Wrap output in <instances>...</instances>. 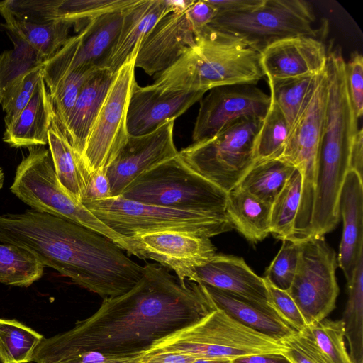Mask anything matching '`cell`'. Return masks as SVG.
Returning <instances> with one entry per match:
<instances>
[{"instance_id":"cell-1","label":"cell","mask_w":363,"mask_h":363,"mask_svg":"<svg viewBox=\"0 0 363 363\" xmlns=\"http://www.w3.org/2000/svg\"><path fill=\"white\" fill-rule=\"evenodd\" d=\"M216 308L202 284L183 283L165 267L150 263L128 292L104 298L93 315L48 339L101 353L140 352Z\"/></svg>"},{"instance_id":"cell-2","label":"cell","mask_w":363,"mask_h":363,"mask_svg":"<svg viewBox=\"0 0 363 363\" xmlns=\"http://www.w3.org/2000/svg\"><path fill=\"white\" fill-rule=\"evenodd\" d=\"M0 243L27 250L44 267L103 298L128 292L143 273V267L108 238L33 209L0 214Z\"/></svg>"},{"instance_id":"cell-3","label":"cell","mask_w":363,"mask_h":363,"mask_svg":"<svg viewBox=\"0 0 363 363\" xmlns=\"http://www.w3.org/2000/svg\"><path fill=\"white\" fill-rule=\"evenodd\" d=\"M264 77L259 52L207 30L152 85L164 91L206 93L226 85H255Z\"/></svg>"},{"instance_id":"cell-4","label":"cell","mask_w":363,"mask_h":363,"mask_svg":"<svg viewBox=\"0 0 363 363\" xmlns=\"http://www.w3.org/2000/svg\"><path fill=\"white\" fill-rule=\"evenodd\" d=\"M286 347L216 308L200 320L155 341L147 352L234 359L262 354H283Z\"/></svg>"},{"instance_id":"cell-5","label":"cell","mask_w":363,"mask_h":363,"mask_svg":"<svg viewBox=\"0 0 363 363\" xmlns=\"http://www.w3.org/2000/svg\"><path fill=\"white\" fill-rule=\"evenodd\" d=\"M82 203L123 238L163 231L210 238L233 228L228 217L150 205L120 196Z\"/></svg>"},{"instance_id":"cell-6","label":"cell","mask_w":363,"mask_h":363,"mask_svg":"<svg viewBox=\"0 0 363 363\" xmlns=\"http://www.w3.org/2000/svg\"><path fill=\"white\" fill-rule=\"evenodd\" d=\"M120 196L150 205L228 217L227 192L192 170L179 154L140 175Z\"/></svg>"},{"instance_id":"cell-7","label":"cell","mask_w":363,"mask_h":363,"mask_svg":"<svg viewBox=\"0 0 363 363\" xmlns=\"http://www.w3.org/2000/svg\"><path fill=\"white\" fill-rule=\"evenodd\" d=\"M315 16L303 0H264L257 7L238 13H216L207 30L239 41L261 52L269 45L296 37L318 38Z\"/></svg>"},{"instance_id":"cell-8","label":"cell","mask_w":363,"mask_h":363,"mask_svg":"<svg viewBox=\"0 0 363 363\" xmlns=\"http://www.w3.org/2000/svg\"><path fill=\"white\" fill-rule=\"evenodd\" d=\"M28 152L17 167L11 191L31 209L68 220L89 228L127 250L123 238L108 228L85 206L70 197L61 186L49 150L28 147Z\"/></svg>"},{"instance_id":"cell-9","label":"cell","mask_w":363,"mask_h":363,"mask_svg":"<svg viewBox=\"0 0 363 363\" xmlns=\"http://www.w3.org/2000/svg\"><path fill=\"white\" fill-rule=\"evenodd\" d=\"M262 120L242 118L179 155L197 174L225 192L234 189L255 163L254 141Z\"/></svg>"},{"instance_id":"cell-10","label":"cell","mask_w":363,"mask_h":363,"mask_svg":"<svg viewBox=\"0 0 363 363\" xmlns=\"http://www.w3.org/2000/svg\"><path fill=\"white\" fill-rule=\"evenodd\" d=\"M328 96L326 69L318 77L315 86L291 128L279 156L302 174V192L294 235L306 238L311 234L315 191V172L323 133Z\"/></svg>"},{"instance_id":"cell-11","label":"cell","mask_w":363,"mask_h":363,"mask_svg":"<svg viewBox=\"0 0 363 363\" xmlns=\"http://www.w3.org/2000/svg\"><path fill=\"white\" fill-rule=\"evenodd\" d=\"M337 257L324 236L300 242L296 274L287 290L306 323L326 318L335 308L339 294Z\"/></svg>"},{"instance_id":"cell-12","label":"cell","mask_w":363,"mask_h":363,"mask_svg":"<svg viewBox=\"0 0 363 363\" xmlns=\"http://www.w3.org/2000/svg\"><path fill=\"white\" fill-rule=\"evenodd\" d=\"M135 57V55L116 73L91 127L81 155L83 164L90 174L106 169L129 137L127 113L131 94L137 84Z\"/></svg>"},{"instance_id":"cell-13","label":"cell","mask_w":363,"mask_h":363,"mask_svg":"<svg viewBox=\"0 0 363 363\" xmlns=\"http://www.w3.org/2000/svg\"><path fill=\"white\" fill-rule=\"evenodd\" d=\"M122 11L84 22L78 33L70 36L54 55L43 62L42 74L49 94L58 82L74 69L79 67L104 69L120 30Z\"/></svg>"},{"instance_id":"cell-14","label":"cell","mask_w":363,"mask_h":363,"mask_svg":"<svg viewBox=\"0 0 363 363\" xmlns=\"http://www.w3.org/2000/svg\"><path fill=\"white\" fill-rule=\"evenodd\" d=\"M123 240L128 254L172 269L183 283L194 281L196 269L216 255L209 238L184 232H157Z\"/></svg>"},{"instance_id":"cell-15","label":"cell","mask_w":363,"mask_h":363,"mask_svg":"<svg viewBox=\"0 0 363 363\" xmlns=\"http://www.w3.org/2000/svg\"><path fill=\"white\" fill-rule=\"evenodd\" d=\"M270 103L269 95L254 84L226 85L209 90L200 100L193 143L210 138L242 118L262 120Z\"/></svg>"},{"instance_id":"cell-16","label":"cell","mask_w":363,"mask_h":363,"mask_svg":"<svg viewBox=\"0 0 363 363\" xmlns=\"http://www.w3.org/2000/svg\"><path fill=\"white\" fill-rule=\"evenodd\" d=\"M174 121H167L144 135H129L115 159L104 169L111 197L121 196L140 175L179 154L173 138Z\"/></svg>"},{"instance_id":"cell-17","label":"cell","mask_w":363,"mask_h":363,"mask_svg":"<svg viewBox=\"0 0 363 363\" xmlns=\"http://www.w3.org/2000/svg\"><path fill=\"white\" fill-rule=\"evenodd\" d=\"M0 14L7 31L26 42L45 61L64 45L75 25L69 20L51 18L40 0L0 1Z\"/></svg>"},{"instance_id":"cell-18","label":"cell","mask_w":363,"mask_h":363,"mask_svg":"<svg viewBox=\"0 0 363 363\" xmlns=\"http://www.w3.org/2000/svg\"><path fill=\"white\" fill-rule=\"evenodd\" d=\"M186 9L174 10L161 18L136 48L135 67L149 76L157 75L174 65L195 45Z\"/></svg>"},{"instance_id":"cell-19","label":"cell","mask_w":363,"mask_h":363,"mask_svg":"<svg viewBox=\"0 0 363 363\" xmlns=\"http://www.w3.org/2000/svg\"><path fill=\"white\" fill-rule=\"evenodd\" d=\"M204 94L202 91H164L152 84L139 86L136 84L127 113L129 135L150 133L165 122L175 120L200 101Z\"/></svg>"},{"instance_id":"cell-20","label":"cell","mask_w":363,"mask_h":363,"mask_svg":"<svg viewBox=\"0 0 363 363\" xmlns=\"http://www.w3.org/2000/svg\"><path fill=\"white\" fill-rule=\"evenodd\" d=\"M267 79H284L315 76L325 71L327 50L317 38L296 36L275 42L261 52Z\"/></svg>"},{"instance_id":"cell-21","label":"cell","mask_w":363,"mask_h":363,"mask_svg":"<svg viewBox=\"0 0 363 363\" xmlns=\"http://www.w3.org/2000/svg\"><path fill=\"white\" fill-rule=\"evenodd\" d=\"M193 1L135 0L125 8L119 33L104 65L113 74L136 53L140 40L155 23L177 9H186Z\"/></svg>"},{"instance_id":"cell-22","label":"cell","mask_w":363,"mask_h":363,"mask_svg":"<svg viewBox=\"0 0 363 363\" xmlns=\"http://www.w3.org/2000/svg\"><path fill=\"white\" fill-rule=\"evenodd\" d=\"M194 281L269 306L264 278L257 275L241 257L216 254L196 269Z\"/></svg>"},{"instance_id":"cell-23","label":"cell","mask_w":363,"mask_h":363,"mask_svg":"<svg viewBox=\"0 0 363 363\" xmlns=\"http://www.w3.org/2000/svg\"><path fill=\"white\" fill-rule=\"evenodd\" d=\"M362 177L349 169L338 199L339 215L343 220L342 236L337 264L348 282L357 262L363 255V182Z\"/></svg>"},{"instance_id":"cell-24","label":"cell","mask_w":363,"mask_h":363,"mask_svg":"<svg viewBox=\"0 0 363 363\" xmlns=\"http://www.w3.org/2000/svg\"><path fill=\"white\" fill-rule=\"evenodd\" d=\"M202 284L216 307L242 325L279 342L285 341L296 333L269 306Z\"/></svg>"},{"instance_id":"cell-25","label":"cell","mask_w":363,"mask_h":363,"mask_svg":"<svg viewBox=\"0 0 363 363\" xmlns=\"http://www.w3.org/2000/svg\"><path fill=\"white\" fill-rule=\"evenodd\" d=\"M55 116L43 76L27 106L15 122L5 128L3 140L13 147L48 144V130Z\"/></svg>"},{"instance_id":"cell-26","label":"cell","mask_w":363,"mask_h":363,"mask_svg":"<svg viewBox=\"0 0 363 363\" xmlns=\"http://www.w3.org/2000/svg\"><path fill=\"white\" fill-rule=\"evenodd\" d=\"M115 74L101 69L84 84L65 124L62 126L74 150L81 156L91 127Z\"/></svg>"},{"instance_id":"cell-27","label":"cell","mask_w":363,"mask_h":363,"mask_svg":"<svg viewBox=\"0 0 363 363\" xmlns=\"http://www.w3.org/2000/svg\"><path fill=\"white\" fill-rule=\"evenodd\" d=\"M49 151L58 182L66 193L77 201L80 199L91 174L81 156L72 146L55 116L48 133Z\"/></svg>"},{"instance_id":"cell-28","label":"cell","mask_w":363,"mask_h":363,"mask_svg":"<svg viewBox=\"0 0 363 363\" xmlns=\"http://www.w3.org/2000/svg\"><path fill=\"white\" fill-rule=\"evenodd\" d=\"M271 206L238 186L227 193V216L233 228L251 242L262 241L270 233Z\"/></svg>"},{"instance_id":"cell-29","label":"cell","mask_w":363,"mask_h":363,"mask_svg":"<svg viewBox=\"0 0 363 363\" xmlns=\"http://www.w3.org/2000/svg\"><path fill=\"white\" fill-rule=\"evenodd\" d=\"M295 336L320 363H352L345 345L342 320L324 318L307 325Z\"/></svg>"},{"instance_id":"cell-30","label":"cell","mask_w":363,"mask_h":363,"mask_svg":"<svg viewBox=\"0 0 363 363\" xmlns=\"http://www.w3.org/2000/svg\"><path fill=\"white\" fill-rule=\"evenodd\" d=\"M295 169L280 158L255 162L237 186L272 205Z\"/></svg>"},{"instance_id":"cell-31","label":"cell","mask_w":363,"mask_h":363,"mask_svg":"<svg viewBox=\"0 0 363 363\" xmlns=\"http://www.w3.org/2000/svg\"><path fill=\"white\" fill-rule=\"evenodd\" d=\"M348 298L341 319L352 363H363V255L347 282Z\"/></svg>"},{"instance_id":"cell-32","label":"cell","mask_w":363,"mask_h":363,"mask_svg":"<svg viewBox=\"0 0 363 363\" xmlns=\"http://www.w3.org/2000/svg\"><path fill=\"white\" fill-rule=\"evenodd\" d=\"M145 351L132 354H106L54 343L45 338L35 350V363H139Z\"/></svg>"},{"instance_id":"cell-33","label":"cell","mask_w":363,"mask_h":363,"mask_svg":"<svg viewBox=\"0 0 363 363\" xmlns=\"http://www.w3.org/2000/svg\"><path fill=\"white\" fill-rule=\"evenodd\" d=\"M9 35L14 45L0 54V104L13 86L31 71L43 67L45 62L26 42L11 33Z\"/></svg>"},{"instance_id":"cell-34","label":"cell","mask_w":363,"mask_h":363,"mask_svg":"<svg viewBox=\"0 0 363 363\" xmlns=\"http://www.w3.org/2000/svg\"><path fill=\"white\" fill-rule=\"evenodd\" d=\"M43 336L15 319L0 318V361L29 363Z\"/></svg>"},{"instance_id":"cell-35","label":"cell","mask_w":363,"mask_h":363,"mask_svg":"<svg viewBox=\"0 0 363 363\" xmlns=\"http://www.w3.org/2000/svg\"><path fill=\"white\" fill-rule=\"evenodd\" d=\"M302 174L296 168L272 203L270 233L277 239L291 240L302 192Z\"/></svg>"},{"instance_id":"cell-36","label":"cell","mask_w":363,"mask_h":363,"mask_svg":"<svg viewBox=\"0 0 363 363\" xmlns=\"http://www.w3.org/2000/svg\"><path fill=\"white\" fill-rule=\"evenodd\" d=\"M319 76L267 79L269 96L282 112L289 130L311 96Z\"/></svg>"},{"instance_id":"cell-37","label":"cell","mask_w":363,"mask_h":363,"mask_svg":"<svg viewBox=\"0 0 363 363\" xmlns=\"http://www.w3.org/2000/svg\"><path fill=\"white\" fill-rule=\"evenodd\" d=\"M44 267L27 250L0 243V283L28 287L42 277Z\"/></svg>"},{"instance_id":"cell-38","label":"cell","mask_w":363,"mask_h":363,"mask_svg":"<svg viewBox=\"0 0 363 363\" xmlns=\"http://www.w3.org/2000/svg\"><path fill=\"white\" fill-rule=\"evenodd\" d=\"M289 133V127L285 117L271 99L269 110L262 120L255 138V162L279 157Z\"/></svg>"},{"instance_id":"cell-39","label":"cell","mask_w":363,"mask_h":363,"mask_svg":"<svg viewBox=\"0 0 363 363\" xmlns=\"http://www.w3.org/2000/svg\"><path fill=\"white\" fill-rule=\"evenodd\" d=\"M99 69L94 67L74 69L65 76L49 94L56 118L62 126L67 121L84 84Z\"/></svg>"},{"instance_id":"cell-40","label":"cell","mask_w":363,"mask_h":363,"mask_svg":"<svg viewBox=\"0 0 363 363\" xmlns=\"http://www.w3.org/2000/svg\"><path fill=\"white\" fill-rule=\"evenodd\" d=\"M135 0H59V18L69 20L75 25L99 16L121 11Z\"/></svg>"},{"instance_id":"cell-41","label":"cell","mask_w":363,"mask_h":363,"mask_svg":"<svg viewBox=\"0 0 363 363\" xmlns=\"http://www.w3.org/2000/svg\"><path fill=\"white\" fill-rule=\"evenodd\" d=\"M282 241L279 251L267 269L263 278L272 286L287 291L296 274L300 242L289 239Z\"/></svg>"},{"instance_id":"cell-42","label":"cell","mask_w":363,"mask_h":363,"mask_svg":"<svg viewBox=\"0 0 363 363\" xmlns=\"http://www.w3.org/2000/svg\"><path fill=\"white\" fill-rule=\"evenodd\" d=\"M42 76V67L31 71L5 96L1 104L5 113V128L15 122L27 106Z\"/></svg>"},{"instance_id":"cell-43","label":"cell","mask_w":363,"mask_h":363,"mask_svg":"<svg viewBox=\"0 0 363 363\" xmlns=\"http://www.w3.org/2000/svg\"><path fill=\"white\" fill-rule=\"evenodd\" d=\"M264 281L268 292L267 303L269 307L296 332L302 330L306 326V323L287 291L272 286L265 279Z\"/></svg>"},{"instance_id":"cell-44","label":"cell","mask_w":363,"mask_h":363,"mask_svg":"<svg viewBox=\"0 0 363 363\" xmlns=\"http://www.w3.org/2000/svg\"><path fill=\"white\" fill-rule=\"evenodd\" d=\"M347 90L357 118L363 113V57L358 52L352 54L345 62Z\"/></svg>"},{"instance_id":"cell-45","label":"cell","mask_w":363,"mask_h":363,"mask_svg":"<svg viewBox=\"0 0 363 363\" xmlns=\"http://www.w3.org/2000/svg\"><path fill=\"white\" fill-rule=\"evenodd\" d=\"M185 13L195 38H199L206 34L208 26L215 16L216 11L208 0L193 1L186 9Z\"/></svg>"},{"instance_id":"cell-46","label":"cell","mask_w":363,"mask_h":363,"mask_svg":"<svg viewBox=\"0 0 363 363\" xmlns=\"http://www.w3.org/2000/svg\"><path fill=\"white\" fill-rule=\"evenodd\" d=\"M111 197V191L105 169L91 174L87 180L80 202L102 200Z\"/></svg>"},{"instance_id":"cell-47","label":"cell","mask_w":363,"mask_h":363,"mask_svg":"<svg viewBox=\"0 0 363 363\" xmlns=\"http://www.w3.org/2000/svg\"><path fill=\"white\" fill-rule=\"evenodd\" d=\"M296 335V334H295ZM295 335L281 342L286 350L283 355L291 363H320L296 339Z\"/></svg>"},{"instance_id":"cell-48","label":"cell","mask_w":363,"mask_h":363,"mask_svg":"<svg viewBox=\"0 0 363 363\" xmlns=\"http://www.w3.org/2000/svg\"><path fill=\"white\" fill-rule=\"evenodd\" d=\"M195 356L165 351H145L139 363H191Z\"/></svg>"},{"instance_id":"cell-49","label":"cell","mask_w":363,"mask_h":363,"mask_svg":"<svg viewBox=\"0 0 363 363\" xmlns=\"http://www.w3.org/2000/svg\"><path fill=\"white\" fill-rule=\"evenodd\" d=\"M216 13H238L261 5L264 0H208Z\"/></svg>"},{"instance_id":"cell-50","label":"cell","mask_w":363,"mask_h":363,"mask_svg":"<svg viewBox=\"0 0 363 363\" xmlns=\"http://www.w3.org/2000/svg\"><path fill=\"white\" fill-rule=\"evenodd\" d=\"M350 169L357 172L362 177L363 169V130L359 129L351 145L349 160ZM363 178V177H362Z\"/></svg>"},{"instance_id":"cell-51","label":"cell","mask_w":363,"mask_h":363,"mask_svg":"<svg viewBox=\"0 0 363 363\" xmlns=\"http://www.w3.org/2000/svg\"><path fill=\"white\" fill-rule=\"evenodd\" d=\"M233 363H291L283 354H262L241 357L233 359Z\"/></svg>"},{"instance_id":"cell-52","label":"cell","mask_w":363,"mask_h":363,"mask_svg":"<svg viewBox=\"0 0 363 363\" xmlns=\"http://www.w3.org/2000/svg\"><path fill=\"white\" fill-rule=\"evenodd\" d=\"M191 363H233V360L222 358L199 357Z\"/></svg>"},{"instance_id":"cell-53","label":"cell","mask_w":363,"mask_h":363,"mask_svg":"<svg viewBox=\"0 0 363 363\" xmlns=\"http://www.w3.org/2000/svg\"><path fill=\"white\" fill-rule=\"evenodd\" d=\"M4 181V172H3L2 169L0 167V190L3 187Z\"/></svg>"}]
</instances>
